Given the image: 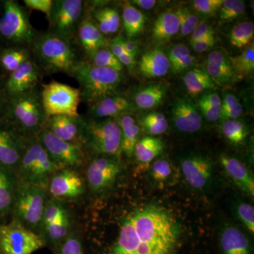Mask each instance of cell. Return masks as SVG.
Masks as SVG:
<instances>
[{"label":"cell","mask_w":254,"mask_h":254,"mask_svg":"<svg viewBox=\"0 0 254 254\" xmlns=\"http://www.w3.org/2000/svg\"><path fill=\"white\" fill-rule=\"evenodd\" d=\"M179 231L178 224L168 210L145 205L124 219L110 254H171Z\"/></svg>","instance_id":"cell-1"},{"label":"cell","mask_w":254,"mask_h":254,"mask_svg":"<svg viewBox=\"0 0 254 254\" xmlns=\"http://www.w3.org/2000/svg\"><path fill=\"white\" fill-rule=\"evenodd\" d=\"M31 52L42 74L63 73L70 76L81 60L74 42L50 31L37 33Z\"/></svg>","instance_id":"cell-2"},{"label":"cell","mask_w":254,"mask_h":254,"mask_svg":"<svg viewBox=\"0 0 254 254\" xmlns=\"http://www.w3.org/2000/svg\"><path fill=\"white\" fill-rule=\"evenodd\" d=\"M70 76L77 81L81 102L88 106L108 97L120 94L124 81L123 73L95 66L82 59L76 64Z\"/></svg>","instance_id":"cell-3"},{"label":"cell","mask_w":254,"mask_h":254,"mask_svg":"<svg viewBox=\"0 0 254 254\" xmlns=\"http://www.w3.org/2000/svg\"><path fill=\"white\" fill-rule=\"evenodd\" d=\"M47 118L39 87L9 98L4 117L26 138L37 136L45 128Z\"/></svg>","instance_id":"cell-4"},{"label":"cell","mask_w":254,"mask_h":254,"mask_svg":"<svg viewBox=\"0 0 254 254\" xmlns=\"http://www.w3.org/2000/svg\"><path fill=\"white\" fill-rule=\"evenodd\" d=\"M121 128L114 118H83L81 146L98 155L120 157Z\"/></svg>","instance_id":"cell-5"},{"label":"cell","mask_w":254,"mask_h":254,"mask_svg":"<svg viewBox=\"0 0 254 254\" xmlns=\"http://www.w3.org/2000/svg\"><path fill=\"white\" fill-rule=\"evenodd\" d=\"M63 170L50 158L37 136L27 138L26 148L18 166V181L48 187L51 177Z\"/></svg>","instance_id":"cell-6"},{"label":"cell","mask_w":254,"mask_h":254,"mask_svg":"<svg viewBox=\"0 0 254 254\" xmlns=\"http://www.w3.org/2000/svg\"><path fill=\"white\" fill-rule=\"evenodd\" d=\"M48 187L18 182L11 214L28 230H40L47 203Z\"/></svg>","instance_id":"cell-7"},{"label":"cell","mask_w":254,"mask_h":254,"mask_svg":"<svg viewBox=\"0 0 254 254\" xmlns=\"http://www.w3.org/2000/svg\"><path fill=\"white\" fill-rule=\"evenodd\" d=\"M37 33L32 26L27 11L18 1H3V14L0 18V39L7 46H31Z\"/></svg>","instance_id":"cell-8"},{"label":"cell","mask_w":254,"mask_h":254,"mask_svg":"<svg viewBox=\"0 0 254 254\" xmlns=\"http://www.w3.org/2000/svg\"><path fill=\"white\" fill-rule=\"evenodd\" d=\"M42 103L47 117L55 115L78 117L81 91L65 83L51 81L41 86Z\"/></svg>","instance_id":"cell-9"},{"label":"cell","mask_w":254,"mask_h":254,"mask_svg":"<svg viewBox=\"0 0 254 254\" xmlns=\"http://www.w3.org/2000/svg\"><path fill=\"white\" fill-rule=\"evenodd\" d=\"M45 245L41 235L14 219L0 224V254H32Z\"/></svg>","instance_id":"cell-10"},{"label":"cell","mask_w":254,"mask_h":254,"mask_svg":"<svg viewBox=\"0 0 254 254\" xmlns=\"http://www.w3.org/2000/svg\"><path fill=\"white\" fill-rule=\"evenodd\" d=\"M84 4L82 0H53L48 18L49 31L74 42L78 26L85 15Z\"/></svg>","instance_id":"cell-11"},{"label":"cell","mask_w":254,"mask_h":254,"mask_svg":"<svg viewBox=\"0 0 254 254\" xmlns=\"http://www.w3.org/2000/svg\"><path fill=\"white\" fill-rule=\"evenodd\" d=\"M70 226L69 215L63 203L55 198L47 200L40 227L45 243L60 247L69 235Z\"/></svg>","instance_id":"cell-12"},{"label":"cell","mask_w":254,"mask_h":254,"mask_svg":"<svg viewBox=\"0 0 254 254\" xmlns=\"http://www.w3.org/2000/svg\"><path fill=\"white\" fill-rule=\"evenodd\" d=\"M50 158L62 169L79 168L84 162V150L81 145L69 143L55 136L49 130L43 128L37 135Z\"/></svg>","instance_id":"cell-13"},{"label":"cell","mask_w":254,"mask_h":254,"mask_svg":"<svg viewBox=\"0 0 254 254\" xmlns=\"http://www.w3.org/2000/svg\"><path fill=\"white\" fill-rule=\"evenodd\" d=\"M27 138L5 119L0 120V167L16 175Z\"/></svg>","instance_id":"cell-14"},{"label":"cell","mask_w":254,"mask_h":254,"mask_svg":"<svg viewBox=\"0 0 254 254\" xmlns=\"http://www.w3.org/2000/svg\"><path fill=\"white\" fill-rule=\"evenodd\" d=\"M122 173L120 157L99 155L91 160L87 169V181L93 191L108 190Z\"/></svg>","instance_id":"cell-15"},{"label":"cell","mask_w":254,"mask_h":254,"mask_svg":"<svg viewBox=\"0 0 254 254\" xmlns=\"http://www.w3.org/2000/svg\"><path fill=\"white\" fill-rule=\"evenodd\" d=\"M42 76L31 57L7 76L4 81L5 91L9 98L31 91L38 87Z\"/></svg>","instance_id":"cell-16"},{"label":"cell","mask_w":254,"mask_h":254,"mask_svg":"<svg viewBox=\"0 0 254 254\" xmlns=\"http://www.w3.org/2000/svg\"><path fill=\"white\" fill-rule=\"evenodd\" d=\"M84 182L80 175L71 169H63L50 178L48 190L55 199L76 198L83 194Z\"/></svg>","instance_id":"cell-17"},{"label":"cell","mask_w":254,"mask_h":254,"mask_svg":"<svg viewBox=\"0 0 254 254\" xmlns=\"http://www.w3.org/2000/svg\"><path fill=\"white\" fill-rule=\"evenodd\" d=\"M213 163L207 157L200 155H190L181 161L184 177L192 188L203 190L211 181Z\"/></svg>","instance_id":"cell-18"},{"label":"cell","mask_w":254,"mask_h":254,"mask_svg":"<svg viewBox=\"0 0 254 254\" xmlns=\"http://www.w3.org/2000/svg\"><path fill=\"white\" fill-rule=\"evenodd\" d=\"M75 44L84 53L86 59L102 48H108L109 42L100 31L91 16L85 14L75 36Z\"/></svg>","instance_id":"cell-19"},{"label":"cell","mask_w":254,"mask_h":254,"mask_svg":"<svg viewBox=\"0 0 254 254\" xmlns=\"http://www.w3.org/2000/svg\"><path fill=\"white\" fill-rule=\"evenodd\" d=\"M82 126L83 117L81 115H55L47 118L45 128L60 139L81 146Z\"/></svg>","instance_id":"cell-20"},{"label":"cell","mask_w":254,"mask_h":254,"mask_svg":"<svg viewBox=\"0 0 254 254\" xmlns=\"http://www.w3.org/2000/svg\"><path fill=\"white\" fill-rule=\"evenodd\" d=\"M198 108L190 100L179 98L172 110L175 127L184 133H195L201 128L203 122Z\"/></svg>","instance_id":"cell-21"},{"label":"cell","mask_w":254,"mask_h":254,"mask_svg":"<svg viewBox=\"0 0 254 254\" xmlns=\"http://www.w3.org/2000/svg\"><path fill=\"white\" fill-rule=\"evenodd\" d=\"M133 105L126 97L118 94L100 100L88 106V118H115L133 111Z\"/></svg>","instance_id":"cell-22"},{"label":"cell","mask_w":254,"mask_h":254,"mask_svg":"<svg viewBox=\"0 0 254 254\" xmlns=\"http://www.w3.org/2000/svg\"><path fill=\"white\" fill-rule=\"evenodd\" d=\"M220 163L232 181L250 196L254 195V179L250 170L238 159L221 154Z\"/></svg>","instance_id":"cell-23"},{"label":"cell","mask_w":254,"mask_h":254,"mask_svg":"<svg viewBox=\"0 0 254 254\" xmlns=\"http://www.w3.org/2000/svg\"><path fill=\"white\" fill-rule=\"evenodd\" d=\"M140 72L145 77H162L168 72L170 63L163 50L153 49L142 55L138 63Z\"/></svg>","instance_id":"cell-24"},{"label":"cell","mask_w":254,"mask_h":254,"mask_svg":"<svg viewBox=\"0 0 254 254\" xmlns=\"http://www.w3.org/2000/svg\"><path fill=\"white\" fill-rule=\"evenodd\" d=\"M115 119L121 128V151L128 158L133 155L135 146L138 141L140 127L130 114L120 115Z\"/></svg>","instance_id":"cell-25"},{"label":"cell","mask_w":254,"mask_h":254,"mask_svg":"<svg viewBox=\"0 0 254 254\" xmlns=\"http://www.w3.org/2000/svg\"><path fill=\"white\" fill-rule=\"evenodd\" d=\"M220 246L224 254H250V244L240 229L227 226L220 235Z\"/></svg>","instance_id":"cell-26"},{"label":"cell","mask_w":254,"mask_h":254,"mask_svg":"<svg viewBox=\"0 0 254 254\" xmlns=\"http://www.w3.org/2000/svg\"><path fill=\"white\" fill-rule=\"evenodd\" d=\"M18 180L14 173L0 167V218L11 214Z\"/></svg>","instance_id":"cell-27"},{"label":"cell","mask_w":254,"mask_h":254,"mask_svg":"<svg viewBox=\"0 0 254 254\" xmlns=\"http://www.w3.org/2000/svg\"><path fill=\"white\" fill-rule=\"evenodd\" d=\"M31 57L30 48L18 46L6 47L0 50V70L9 76Z\"/></svg>","instance_id":"cell-28"},{"label":"cell","mask_w":254,"mask_h":254,"mask_svg":"<svg viewBox=\"0 0 254 254\" xmlns=\"http://www.w3.org/2000/svg\"><path fill=\"white\" fill-rule=\"evenodd\" d=\"M180 32V21L175 12L162 13L153 25V39L158 42L168 41Z\"/></svg>","instance_id":"cell-29"},{"label":"cell","mask_w":254,"mask_h":254,"mask_svg":"<svg viewBox=\"0 0 254 254\" xmlns=\"http://www.w3.org/2000/svg\"><path fill=\"white\" fill-rule=\"evenodd\" d=\"M91 18L105 36L116 33L121 26L120 13L115 8L109 6L95 10L92 14Z\"/></svg>","instance_id":"cell-30"},{"label":"cell","mask_w":254,"mask_h":254,"mask_svg":"<svg viewBox=\"0 0 254 254\" xmlns=\"http://www.w3.org/2000/svg\"><path fill=\"white\" fill-rule=\"evenodd\" d=\"M183 81L187 91L193 96L216 88V84L203 68H194L187 71Z\"/></svg>","instance_id":"cell-31"},{"label":"cell","mask_w":254,"mask_h":254,"mask_svg":"<svg viewBox=\"0 0 254 254\" xmlns=\"http://www.w3.org/2000/svg\"><path fill=\"white\" fill-rule=\"evenodd\" d=\"M122 19L127 38L131 39L139 35L144 28L146 18L143 13L131 3L125 2Z\"/></svg>","instance_id":"cell-32"},{"label":"cell","mask_w":254,"mask_h":254,"mask_svg":"<svg viewBox=\"0 0 254 254\" xmlns=\"http://www.w3.org/2000/svg\"><path fill=\"white\" fill-rule=\"evenodd\" d=\"M166 93L167 87L164 84L150 85L137 92L133 101L140 109H153L163 101Z\"/></svg>","instance_id":"cell-33"},{"label":"cell","mask_w":254,"mask_h":254,"mask_svg":"<svg viewBox=\"0 0 254 254\" xmlns=\"http://www.w3.org/2000/svg\"><path fill=\"white\" fill-rule=\"evenodd\" d=\"M163 149L164 144L160 138L145 136L137 142L133 155L140 163L148 164L157 158Z\"/></svg>","instance_id":"cell-34"},{"label":"cell","mask_w":254,"mask_h":254,"mask_svg":"<svg viewBox=\"0 0 254 254\" xmlns=\"http://www.w3.org/2000/svg\"><path fill=\"white\" fill-rule=\"evenodd\" d=\"M167 56L170 63V68L175 73H182L188 69L195 61V58L190 54V49L182 44L173 47Z\"/></svg>","instance_id":"cell-35"},{"label":"cell","mask_w":254,"mask_h":254,"mask_svg":"<svg viewBox=\"0 0 254 254\" xmlns=\"http://www.w3.org/2000/svg\"><path fill=\"white\" fill-rule=\"evenodd\" d=\"M232 68L238 78L250 76L254 71V47L252 46L237 56L230 57Z\"/></svg>","instance_id":"cell-36"},{"label":"cell","mask_w":254,"mask_h":254,"mask_svg":"<svg viewBox=\"0 0 254 254\" xmlns=\"http://www.w3.org/2000/svg\"><path fill=\"white\" fill-rule=\"evenodd\" d=\"M221 131L224 137L233 144H240L250 134V129L245 123L237 120L222 122Z\"/></svg>","instance_id":"cell-37"},{"label":"cell","mask_w":254,"mask_h":254,"mask_svg":"<svg viewBox=\"0 0 254 254\" xmlns=\"http://www.w3.org/2000/svg\"><path fill=\"white\" fill-rule=\"evenodd\" d=\"M254 35V23L245 21L237 23L230 32V43L237 48H245L253 40Z\"/></svg>","instance_id":"cell-38"},{"label":"cell","mask_w":254,"mask_h":254,"mask_svg":"<svg viewBox=\"0 0 254 254\" xmlns=\"http://www.w3.org/2000/svg\"><path fill=\"white\" fill-rule=\"evenodd\" d=\"M86 60L95 66L110 68L120 73H123L125 69L123 65L108 48H102Z\"/></svg>","instance_id":"cell-39"},{"label":"cell","mask_w":254,"mask_h":254,"mask_svg":"<svg viewBox=\"0 0 254 254\" xmlns=\"http://www.w3.org/2000/svg\"><path fill=\"white\" fill-rule=\"evenodd\" d=\"M140 123L145 131L152 136L163 134L169 127L165 115L160 113H151L145 115Z\"/></svg>","instance_id":"cell-40"},{"label":"cell","mask_w":254,"mask_h":254,"mask_svg":"<svg viewBox=\"0 0 254 254\" xmlns=\"http://www.w3.org/2000/svg\"><path fill=\"white\" fill-rule=\"evenodd\" d=\"M205 71L214 83L220 86L230 84L239 79L234 70L222 68L207 62L205 64Z\"/></svg>","instance_id":"cell-41"},{"label":"cell","mask_w":254,"mask_h":254,"mask_svg":"<svg viewBox=\"0 0 254 254\" xmlns=\"http://www.w3.org/2000/svg\"><path fill=\"white\" fill-rule=\"evenodd\" d=\"M108 48L116 56L124 67H127L130 71H133L136 66V58L125 51L122 43V36H118L109 42Z\"/></svg>","instance_id":"cell-42"},{"label":"cell","mask_w":254,"mask_h":254,"mask_svg":"<svg viewBox=\"0 0 254 254\" xmlns=\"http://www.w3.org/2000/svg\"><path fill=\"white\" fill-rule=\"evenodd\" d=\"M246 5L242 0H223L220 8V18L222 21H230L240 17L245 13Z\"/></svg>","instance_id":"cell-43"},{"label":"cell","mask_w":254,"mask_h":254,"mask_svg":"<svg viewBox=\"0 0 254 254\" xmlns=\"http://www.w3.org/2000/svg\"><path fill=\"white\" fill-rule=\"evenodd\" d=\"M237 214L240 221L251 234L254 233V208L253 205L247 203H239L237 207Z\"/></svg>","instance_id":"cell-44"},{"label":"cell","mask_w":254,"mask_h":254,"mask_svg":"<svg viewBox=\"0 0 254 254\" xmlns=\"http://www.w3.org/2000/svg\"><path fill=\"white\" fill-rule=\"evenodd\" d=\"M173 173L170 163L166 160L160 159L152 165L151 176L157 182H164L168 180Z\"/></svg>","instance_id":"cell-45"},{"label":"cell","mask_w":254,"mask_h":254,"mask_svg":"<svg viewBox=\"0 0 254 254\" xmlns=\"http://www.w3.org/2000/svg\"><path fill=\"white\" fill-rule=\"evenodd\" d=\"M61 254H84L79 237L69 234L60 247Z\"/></svg>","instance_id":"cell-46"},{"label":"cell","mask_w":254,"mask_h":254,"mask_svg":"<svg viewBox=\"0 0 254 254\" xmlns=\"http://www.w3.org/2000/svg\"><path fill=\"white\" fill-rule=\"evenodd\" d=\"M223 0H193L192 5L197 11L203 14H213L221 7Z\"/></svg>","instance_id":"cell-47"},{"label":"cell","mask_w":254,"mask_h":254,"mask_svg":"<svg viewBox=\"0 0 254 254\" xmlns=\"http://www.w3.org/2000/svg\"><path fill=\"white\" fill-rule=\"evenodd\" d=\"M198 107L203 116L208 121L210 122V123H214V122L220 120L221 108H220V107L212 106V105H209L200 100H198Z\"/></svg>","instance_id":"cell-48"},{"label":"cell","mask_w":254,"mask_h":254,"mask_svg":"<svg viewBox=\"0 0 254 254\" xmlns=\"http://www.w3.org/2000/svg\"><path fill=\"white\" fill-rule=\"evenodd\" d=\"M23 3L28 9L44 13L48 18L53 8V0H24Z\"/></svg>","instance_id":"cell-49"},{"label":"cell","mask_w":254,"mask_h":254,"mask_svg":"<svg viewBox=\"0 0 254 254\" xmlns=\"http://www.w3.org/2000/svg\"><path fill=\"white\" fill-rule=\"evenodd\" d=\"M212 36H215L213 27L208 23L200 22L190 35V43Z\"/></svg>","instance_id":"cell-50"},{"label":"cell","mask_w":254,"mask_h":254,"mask_svg":"<svg viewBox=\"0 0 254 254\" xmlns=\"http://www.w3.org/2000/svg\"><path fill=\"white\" fill-rule=\"evenodd\" d=\"M215 43H216L215 36H212L197 41L192 42L190 43V46L196 53H201L211 50L215 46Z\"/></svg>","instance_id":"cell-51"},{"label":"cell","mask_w":254,"mask_h":254,"mask_svg":"<svg viewBox=\"0 0 254 254\" xmlns=\"http://www.w3.org/2000/svg\"><path fill=\"white\" fill-rule=\"evenodd\" d=\"M175 14L177 15L180 21V32L182 36H187L189 35H191L193 31L195 30V27H193L190 23V21L187 20L186 16L184 14L182 8H179L178 9L175 11Z\"/></svg>","instance_id":"cell-52"},{"label":"cell","mask_w":254,"mask_h":254,"mask_svg":"<svg viewBox=\"0 0 254 254\" xmlns=\"http://www.w3.org/2000/svg\"><path fill=\"white\" fill-rule=\"evenodd\" d=\"M243 107L241 105V103L236 105V106L233 107V108L222 110L220 121L224 122L225 120H237L243 114Z\"/></svg>","instance_id":"cell-53"},{"label":"cell","mask_w":254,"mask_h":254,"mask_svg":"<svg viewBox=\"0 0 254 254\" xmlns=\"http://www.w3.org/2000/svg\"><path fill=\"white\" fill-rule=\"evenodd\" d=\"M122 43L125 51L128 54L131 55L133 58H136L137 55H138V51H139V48H138V44L131 39L128 38H125L122 36Z\"/></svg>","instance_id":"cell-54"},{"label":"cell","mask_w":254,"mask_h":254,"mask_svg":"<svg viewBox=\"0 0 254 254\" xmlns=\"http://www.w3.org/2000/svg\"><path fill=\"white\" fill-rule=\"evenodd\" d=\"M9 97L5 91L4 81L0 78V120L4 119Z\"/></svg>","instance_id":"cell-55"},{"label":"cell","mask_w":254,"mask_h":254,"mask_svg":"<svg viewBox=\"0 0 254 254\" xmlns=\"http://www.w3.org/2000/svg\"><path fill=\"white\" fill-rule=\"evenodd\" d=\"M208 104L214 107H220L221 108L222 99L219 96L218 93L210 92V93H205L202 95L200 99Z\"/></svg>","instance_id":"cell-56"},{"label":"cell","mask_w":254,"mask_h":254,"mask_svg":"<svg viewBox=\"0 0 254 254\" xmlns=\"http://www.w3.org/2000/svg\"><path fill=\"white\" fill-rule=\"evenodd\" d=\"M240 103L236 95L230 93H225L224 95L223 100H222L221 110L233 108Z\"/></svg>","instance_id":"cell-57"},{"label":"cell","mask_w":254,"mask_h":254,"mask_svg":"<svg viewBox=\"0 0 254 254\" xmlns=\"http://www.w3.org/2000/svg\"><path fill=\"white\" fill-rule=\"evenodd\" d=\"M131 2L133 6L136 5L138 7L145 10L153 9L157 4L155 0H133Z\"/></svg>","instance_id":"cell-58"},{"label":"cell","mask_w":254,"mask_h":254,"mask_svg":"<svg viewBox=\"0 0 254 254\" xmlns=\"http://www.w3.org/2000/svg\"><path fill=\"white\" fill-rule=\"evenodd\" d=\"M182 11H183L184 14H185V16L187 18L190 24L193 26V27H196L198 24L200 23V19L198 17L197 15L193 14L192 11H190V9H187V8H182Z\"/></svg>","instance_id":"cell-59"},{"label":"cell","mask_w":254,"mask_h":254,"mask_svg":"<svg viewBox=\"0 0 254 254\" xmlns=\"http://www.w3.org/2000/svg\"><path fill=\"white\" fill-rule=\"evenodd\" d=\"M2 220H1V218H0V224L2 223Z\"/></svg>","instance_id":"cell-60"}]
</instances>
